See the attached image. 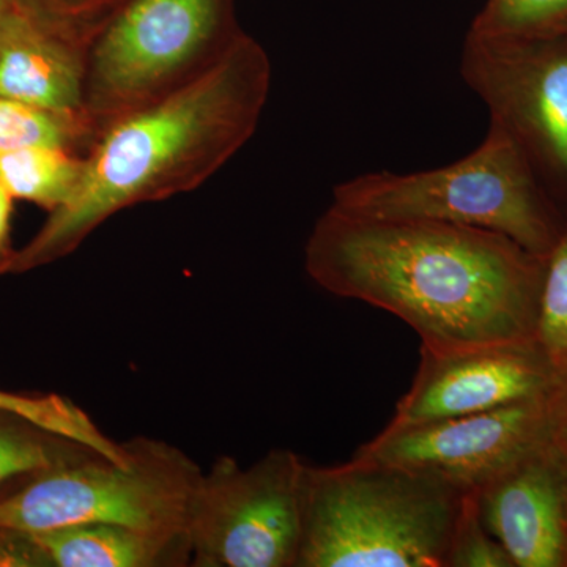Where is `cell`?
Segmentation results:
<instances>
[{
	"instance_id": "6da1fadb",
	"label": "cell",
	"mask_w": 567,
	"mask_h": 567,
	"mask_svg": "<svg viewBox=\"0 0 567 567\" xmlns=\"http://www.w3.org/2000/svg\"><path fill=\"white\" fill-rule=\"evenodd\" d=\"M546 259L505 235L328 207L305 248L323 289L404 320L429 350L536 339Z\"/></svg>"
},
{
	"instance_id": "7a4b0ae2",
	"label": "cell",
	"mask_w": 567,
	"mask_h": 567,
	"mask_svg": "<svg viewBox=\"0 0 567 567\" xmlns=\"http://www.w3.org/2000/svg\"><path fill=\"white\" fill-rule=\"evenodd\" d=\"M270 85V58L244 32L199 76L104 126L76 192L0 276L63 259L118 212L199 188L251 140Z\"/></svg>"
},
{
	"instance_id": "3957f363",
	"label": "cell",
	"mask_w": 567,
	"mask_h": 567,
	"mask_svg": "<svg viewBox=\"0 0 567 567\" xmlns=\"http://www.w3.org/2000/svg\"><path fill=\"white\" fill-rule=\"evenodd\" d=\"M464 495L371 458L305 464L297 567H446Z\"/></svg>"
},
{
	"instance_id": "277c9868",
	"label": "cell",
	"mask_w": 567,
	"mask_h": 567,
	"mask_svg": "<svg viewBox=\"0 0 567 567\" xmlns=\"http://www.w3.org/2000/svg\"><path fill=\"white\" fill-rule=\"evenodd\" d=\"M334 210L357 218L410 219L505 235L546 259L567 215L525 153L496 123L483 144L447 166L420 173H369L339 183Z\"/></svg>"
},
{
	"instance_id": "5b68a950",
	"label": "cell",
	"mask_w": 567,
	"mask_h": 567,
	"mask_svg": "<svg viewBox=\"0 0 567 567\" xmlns=\"http://www.w3.org/2000/svg\"><path fill=\"white\" fill-rule=\"evenodd\" d=\"M126 457L91 454L31 476L0 496V529L41 533L81 524L188 532L204 472L182 450L151 436L125 442Z\"/></svg>"
},
{
	"instance_id": "8992f818",
	"label": "cell",
	"mask_w": 567,
	"mask_h": 567,
	"mask_svg": "<svg viewBox=\"0 0 567 567\" xmlns=\"http://www.w3.org/2000/svg\"><path fill=\"white\" fill-rule=\"evenodd\" d=\"M241 33L235 0H123L87 50L84 110L93 140L199 76Z\"/></svg>"
},
{
	"instance_id": "52a82bcc",
	"label": "cell",
	"mask_w": 567,
	"mask_h": 567,
	"mask_svg": "<svg viewBox=\"0 0 567 567\" xmlns=\"http://www.w3.org/2000/svg\"><path fill=\"white\" fill-rule=\"evenodd\" d=\"M305 462L276 447L251 466L216 458L194 495L193 567H297Z\"/></svg>"
},
{
	"instance_id": "ba28073f",
	"label": "cell",
	"mask_w": 567,
	"mask_h": 567,
	"mask_svg": "<svg viewBox=\"0 0 567 567\" xmlns=\"http://www.w3.org/2000/svg\"><path fill=\"white\" fill-rule=\"evenodd\" d=\"M461 73L567 215V31L468 32Z\"/></svg>"
},
{
	"instance_id": "9c48e42d",
	"label": "cell",
	"mask_w": 567,
	"mask_h": 567,
	"mask_svg": "<svg viewBox=\"0 0 567 567\" xmlns=\"http://www.w3.org/2000/svg\"><path fill=\"white\" fill-rule=\"evenodd\" d=\"M548 442L546 395L476 415L388 424L354 456L402 466L470 494Z\"/></svg>"
},
{
	"instance_id": "30bf717a",
	"label": "cell",
	"mask_w": 567,
	"mask_h": 567,
	"mask_svg": "<svg viewBox=\"0 0 567 567\" xmlns=\"http://www.w3.org/2000/svg\"><path fill=\"white\" fill-rule=\"evenodd\" d=\"M557 380L536 339L456 350L421 347L415 380L398 402L390 424L492 412L546 398Z\"/></svg>"
},
{
	"instance_id": "8fae6325",
	"label": "cell",
	"mask_w": 567,
	"mask_h": 567,
	"mask_svg": "<svg viewBox=\"0 0 567 567\" xmlns=\"http://www.w3.org/2000/svg\"><path fill=\"white\" fill-rule=\"evenodd\" d=\"M477 513L514 567H567V461L550 442L475 492Z\"/></svg>"
},
{
	"instance_id": "7c38bea8",
	"label": "cell",
	"mask_w": 567,
	"mask_h": 567,
	"mask_svg": "<svg viewBox=\"0 0 567 567\" xmlns=\"http://www.w3.org/2000/svg\"><path fill=\"white\" fill-rule=\"evenodd\" d=\"M85 73V48L40 28L21 11L0 33V96L3 99L87 122Z\"/></svg>"
},
{
	"instance_id": "4fadbf2b",
	"label": "cell",
	"mask_w": 567,
	"mask_h": 567,
	"mask_svg": "<svg viewBox=\"0 0 567 567\" xmlns=\"http://www.w3.org/2000/svg\"><path fill=\"white\" fill-rule=\"evenodd\" d=\"M28 535L55 567L192 566L189 532L81 524Z\"/></svg>"
},
{
	"instance_id": "5bb4252c",
	"label": "cell",
	"mask_w": 567,
	"mask_h": 567,
	"mask_svg": "<svg viewBox=\"0 0 567 567\" xmlns=\"http://www.w3.org/2000/svg\"><path fill=\"white\" fill-rule=\"evenodd\" d=\"M84 174V155L63 148L32 147L0 155V183L14 199L48 212L69 203Z\"/></svg>"
},
{
	"instance_id": "9a60e30c",
	"label": "cell",
	"mask_w": 567,
	"mask_h": 567,
	"mask_svg": "<svg viewBox=\"0 0 567 567\" xmlns=\"http://www.w3.org/2000/svg\"><path fill=\"white\" fill-rule=\"evenodd\" d=\"M0 413L20 417L48 434L62 436L112 461L126 457L125 443L110 439L87 412L63 395H24L0 390Z\"/></svg>"
},
{
	"instance_id": "2e32d148",
	"label": "cell",
	"mask_w": 567,
	"mask_h": 567,
	"mask_svg": "<svg viewBox=\"0 0 567 567\" xmlns=\"http://www.w3.org/2000/svg\"><path fill=\"white\" fill-rule=\"evenodd\" d=\"M92 141L91 126L82 118L0 96V155L32 147L84 155Z\"/></svg>"
},
{
	"instance_id": "e0dca14e",
	"label": "cell",
	"mask_w": 567,
	"mask_h": 567,
	"mask_svg": "<svg viewBox=\"0 0 567 567\" xmlns=\"http://www.w3.org/2000/svg\"><path fill=\"white\" fill-rule=\"evenodd\" d=\"M91 454L99 453L48 434L20 417L0 413V487Z\"/></svg>"
},
{
	"instance_id": "ac0fdd59",
	"label": "cell",
	"mask_w": 567,
	"mask_h": 567,
	"mask_svg": "<svg viewBox=\"0 0 567 567\" xmlns=\"http://www.w3.org/2000/svg\"><path fill=\"white\" fill-rule=\"evenodd\" d=\"M536 341L557 375L567 372V224L546 257Z\"/></svg>"
},
{
	"instance_id": "d6986e66",
	"label": "cell",
	"mask_w": 567,
	"mask_h": 567,
	"mask_svg": "<svg viewBox=\"0 0 567 567\" xmlns=\"http://www.w3.org/2000/svg\"><path fill=\"white\" fill-rule=\"evenodd\" d=\"M567 31V0H486L468 32L525 37Z\"/></svg>"
},
{
	"instance_id": "ffe728a7",
	"label": "cell",
	"mask_w": 567,
	"mask_h": 567,
	"mask_svg": "<svg viewBox=\"0 0 567 567\" xmlns=\"http://www.w3.org/2000/svg\"><path fill=\"white\" fill-rule=\"evenodd\" d=\"M123 0H14L29 20L89 50Z\"/></svg>"
},
{
	"instance_id": "44dd1931",
	"label": "cell",
	"mask_w": 567,
	"mask_h": 567,
	"mask_svg": "<svg viewBox=\"0 0 567 567\" xmlns=\"http://www.w3.org/2000/svg\"><path fill=\"white\" fill-rule=\"evenodd\" d=\"M446 567H514L505 548L481 522L475 492L465 494L462 499Z\"/></svg>"
},
{
	"instance_id": "7402d4cb",
	"label": "cell",
	"mask_w": 567,
	"mask_h": 567,
	"mask_svg": "<svg viewBox=\"0 0 567 567\" xmlns=\"http://www.w3.org/2000/svg\"><path fill=\"white\" fill-rule=\"evenodd\" d=\"M547 409L550 443L567 461V372L558 377L547 395Z\"/></svg>"
},
{
	"instance_id": "603a6c76",
	"label": "cell",
	"mask_w": 567,
	"mask_h": 567,
	"mask_svg": "<svg viewBox=\"0 0 567 567\" xmlns=\"http://www.w3.org/2000/svg\"><path fill=\"white\" fill-rule=\"evenodd\" d=\"M14 197L0 183V267L13 256L11 249V218H13Z\"/></svg>"
},
{
	"instance_id": "cb8c5ba5",
	"label": "cell",
	"mask_w": 567,
	"mask_h": 567,
	"mask_svg": "<svg viewBox=\"0 0 567 567\" xmlns=\"http://www.w3.org/2000/svg\"><path fill=\"white\" fill-rule=\"evenodd\" d=\"M20 13L14 0H0V33L9 25L17 14Z\"/></svg>"
}]
</instances>
